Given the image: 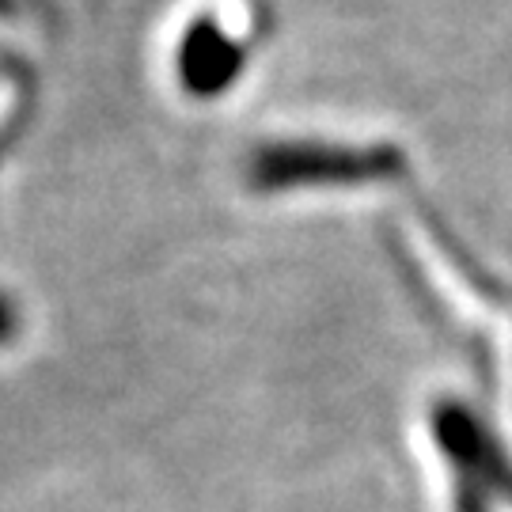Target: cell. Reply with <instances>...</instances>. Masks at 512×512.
I'll return each mask as SVG.
<instances>
[{"label":"cell","mask_w":512,"mask_h":512,"mask_svg":"<svg viewBox=\"0 0 512 512\" xmlns=\"http://www.w3.org/2000/svg\"><path fill=\"white\" fill-rule=\"evenodd\" d=\"M403 152L399 148H349V145H315V141H293V145L258 148L247 179L255 190L277 194L289 186H342V183H376L403 175Z\"/></svg>","instance_id":"cell-1"},{"label":"cell","mask_w":512,"mask_h":512,"mask_svg":"<svg viewBox=\"0 0 512 512\" xmlns=\"http://www.w3.org/2000/svg\"><path fill=\"white\" fill-rule=\"evenodd\" d=\"M440 452L456 467V512H490L494 497H512V471L490 429L456 403L433 414Z\"/></svg>","instance_id":"cell-2"},{"label":"cell","mask_w":512,"mask_h":512,"mask_svg":"<svg viewBox=\"0 0 512 512\" xmlns=\"http://www.w3.org/2000/svg\"><path fill=\"white\" fill-rule=\"evenodd\" d=\"M243 73V46L228 31H220L213 19H194L179 46V76L186 92L217 95Z\"/></svg>","instance_id":"cell-3"},{"label":"cell","mask_w":512,"mask_h":512,"mask_svg":"<svg viewBox=\"0 0 512 512\" xmlns=\"http://www.w3.org/2000/svg\"><path fill=\"white\" fill-rule=\"evenodd\" d=\"M16 330H19L16 308H12V300H8V296H0V346H4V342H12V338H16Z\"/></svg>","instance_id":"cell-4"}]
</instances>
